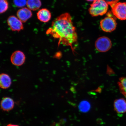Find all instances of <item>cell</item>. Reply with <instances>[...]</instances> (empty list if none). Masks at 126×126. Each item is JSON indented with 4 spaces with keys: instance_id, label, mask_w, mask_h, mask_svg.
<instances>
[{
    "instance_id": "cell-1",
    "label": "cell",
    "mask_w": 126,
    "mask_h": 126,
    "mask_svg": "<svg viewBox=\"0 0 126 126\" xmlns=\"http://www.w3.org/2000/svg\"><path fill=\"white\" fill-rule=\"evenodd\" d=\"M47 34L58 39L62 45L72 47L77 42L78 35L70 14L65 13L59 16L52 22Z\"/></svg>"
},
{
    "instance_id": "cell-2",
    "label": "cell",
    "mask_w": 126,
    "mask_h": 126,
    "mask_svg": "<svg viewBox=\"0 0 126 126\" xmlns=\"http://www.w3.org/2000/svg\"><path fill=\"white\" fill-rule=\"evenodd\" d=\"M108 5L105 0H95L91 5L89 13L93 16L103 15L108 12Z\"/></svg>"
},
{
    "instance_id": "cell-3",
    "label": "cell",
    "mask_w": 126,
    "mask_h": 126,
    "mask_svg": "<svg viewBox=\"0 0 126 126\" xmlns=\"http://www.w3.org/2000/svg\"><path fill=\"white\" fill-rule=\"evenodd\" d=\"M107 16L101 20L100 26L102 30L107 32H111L116 29L117 23L114 16L109 12Z\"/></svg>"
},
{
    "instance_id": "cell-4",
    "label": "cell",
    "mask_w": 126,
    "mask_h": 126,
    "mask_svg": "<svg viewBox=\"0 0 126 126\" xmlns=\"http://www.w3.org/2000/svg\"><path fill=\"white\" fill-rule=\"evenodd\" d=\"M111 8L115 17L121 20H126V3L118 2Z\"/></svg>"
},
{
    "instance_id": "cell-5",
    "label": "cell",
    "mask_w": 126,
    "mask_h": 126,
    "mask_svg": "<svg viewBox=\"0 0 126 126\" xmlns=\"http://www.w3.org/2000/svg\"><path fill=\"white\" fill-rule=\"evenodd\" d=\"M95 46L97 51L101 52H105L111 49L112 43L108 37H102L99 38L96 41Z\"/></svg>"
},
{
    "instance_id": "cell-6",
    "label": "cell",
    "mask_w": 126,
    "mask_h": 126,
    "mask_svg": "<svg viewBox=\"0 0 126 126\" xmlns=\"http://www.w3.org/2000/svg\"><path fill=\"white\" fill-rule=\"evenodd\" d=\"M7 22L10 29L13 31H19L23 29L22 22L15 16H11L8 18Z\"/></svg>"
},
{
    "instance_id": "cell-7",
    "label": "cell",
    "mask_w": 126,
    "mask_h": 126,
    "mask_svg": "<svg viewBox=\"0 0 126 126\" xmlns=\"http://www.w3.org/2000/svg\"><path fill=\"white\" fill-rule=\"evenodd\" d=\"M26 59L25 55L23 52L17 51L12 53L11 57V61L14 65L21 66L24 63Z\"/></svg>"
},
{
    "instance_id": "cell-8",
    "label": "cell",
    "mask_w": 126,
    "mask_h": 126,
    "mask_svg": "<svg viewBox=\"0 0 126 126\" xmlns=\"http://www.w3.org/2000/svg\"><path fill=\"white\" fill-rule=\"evenodd\" d=\"M114 107L115 111L118 114H123L126 112V101L121 98L115 100Z\"/></svg>"
},
{
    "instance_id": "cell-9",
    "label": "cell",
    "mask_w": 126,
    "mask_h": 126,
    "mask_svg": "<svg viewBox=\"0 0 126 126\" xmlns=\"http://www.w3.org/2000/svg\"><path fill=\"white\" fill-rule=\"evenodd\" d=\"M17 15L22 22L25 23L32 16V13L30 9L27 8H23L18 11Z\"/></svg>"
},
{
    "instance_id": "cell-10",
    "label": "cell",
    "mask_w": 126,
    "mask_h": 126,
    "mask_svg": "<svg viewBox=\"0 0 126 126\" xmlns=\"http://www.w3.org/2000/svg\"><path fill=\"white\" fill-rule=\"evenodd\" d=\"M15 106V102L10 97L3 98L1 102V109L5 111H9L13 109Z\"/></svg>"
},
{
    "instance_id": "cell-11",
    "label": "cell",
    "mask_w": 126,
    "mask_h": 126,
    "mask_svg": "<svg viewBox=\"0 0 126 126\" xmlns=\"http://www.w3.org/2000/svg\"><path fill=\"white\" fill-rule=\"evenodd\" d=\"M37 16L38 19L41 21L46 23L51 19V14L48 9L45 8L42 9L38 12Z\"/></svg>"
},
{
    "instance_id": "cell-12",
    "label": "cell",
    "mask_w": 126,
    "mask_h": 126,
    "mask_svg": "<svg viewBox=\"0 0 126 126\" xmlns=\"http://www.w3.org/2000/svg\"><path fill=\"white\" fill-rule=\"evenodd\" d=\"M12 84L10 77L7 74H1L0 75V86L1 89H8Z\"/></svg>"
},
{
    "instance_id": "cell-13",
    "label": "cell",
    "mask_w": 126,
    "mask_h": 126,
    "mask_svg": "<svg viewBox=\"0 0 126 126\" xmlns=\"http://www.w3.org/2000/svg\"><path fill=\"white\" fill-rule=\"evenodd\" d=\"M26 4L31 10L36 11L40 7L42 3L40 0H27Z\"/></svg>"
},
{
    "instance_id": "cell-14",
    "label": "cell",
    "mask_w": 126,
    "mask_h": 126,
    "mask_svg": "<svg viewBox=\"0 0 126 126\" xmlns=\"http://www.w3.org/2000/svg\"><path fill=\"white\" fill-rule=\"evenodd\" d=\"M118 85L121 93L126 98V77L120 78Z\"/></svg>"
},
{
    "instance_id": "cell-15",
    "label": "cell",
    "mask_w": 126,
    "mask_h": 126,
    "mask_svg": "<svg viewBox=\"0 0 126 126\" xmlns=\"http://www.w3.org/2000/svg\"><path fill=\"white\" fill-rule=\"evenodd\" d=\"M0 13L2 14L7 11L9 7L8 3L7 0H0Z\"/></svg>"
},
{
    "instance_id": "cell-16",
    "label": "cell",
    "mask_w": 126,
    "mask_h": 126,
    "mask_svg": "<svg viewBox=\"0 0 126 126\" xmlns=\"http://www.w3.org/2000/svg\"><path fill=\"white\" fill-rule=\"evenodd\" d=\"M26 0H14V3L17 7H22L27 4Z\"/></svg>"
},
{
    "instance_id": "cell-17",
    "label": "cell",
    "mask_w": 126,
    "mask_h": 126,
    "mask_svg": "<svg viewBox=\"0 0 126 126\" xmlns=\"http://www.w3.org/2000/svg\"><path fill=\"white\" fill-rule=\"evenodd\" d=\"M89 105L88 102H83L80 104L79 108L82 111H86L89 110Z\"/></svg>"
},
{
    "instance_id": "cell-18",
    "label": "cell",
    "mask_w": 126,
    "mask_h": 126,
    "mask_svg": "<svg viewBox=\"0 0 126 126\" xmlns=\"http://www.w3.org/2000/svg\"><path fill=\"white\" fill-rule=\"evenodd\" d=\"M108 3L109 5H110L111 7H112L115 4L119 2V0H105Z\"/></svg>"
},
{
    "instance_id": "cell-19",
    "label": "cell",
    "mask_w": 126,
    "mask_h": 126,
    "mask_svg": "<svg viewBox=\"0 0 126 126\" xmlns=\"http://www.w3.org/2000/svg\"><path fill=\"white\" fill-rule=\"evenodd\" d=\"M7 126H19L16 125H15V124H9Z\"/></svg>"
},
{
    "instance_id": "cell-20",
    "label": "cell",
    "mask_w": 126,
    "mask_h": 126,
    "mask_svg": "<svg viewBox=\"0 0 126 126\" xmlns=\"http://www.w3.org/2000/svg\"><path fill=\"white\" fill-rule=\"evenodd\" d=\"M86 0L88 1H93V2L95 0Z\"/></svg>"
}]
</instances>
